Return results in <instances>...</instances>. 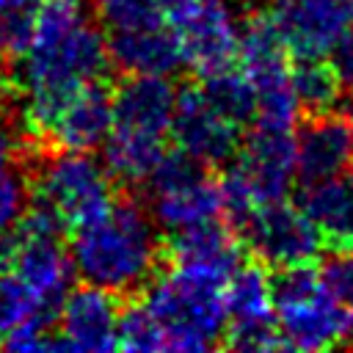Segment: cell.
Returning a JSON list of instances; mask_svg holds the SVG:
<instances>
[{
    "mask_svg": "<svg viewBox=\"0 0 353 353\" xmlns=\"http://www.w3.org/2000/svg\"><path fill=\"white\" fill-rule=\"evenodd\" d=\"M353 163V124L345 113H309L295 135V174L301 185L339 176Z\"/></svg>",
    "mask_w": 353,
    "mask_h": 353,
    "instance_id": "4fadbf2b",
    "label": "cell"
},
{
    "mask_svg": "<svg viewBox=\"0 0 353 353\" xmlns=\"http://www.w3.org/2000/svg\"><path fill=\"white\" fill-rule=\"evenodd\" d=\"M185 66L199 77L237 63L240 19L223 0H176L168 11Z\"/></svg>",
    "mask_w": 353,
    "mask_h": 353,
    "instance_id": "ba28073f",
    "label": "cell"
},
{
    "mask_svg": "<svg viewBox=\"0 0 353 353\" xmlns=\"http://www.w3.org/2000/svg\"><path fill=\"white\" fill-rule=\"evenodd\" d=\"M317 270L328 292L353 314V248H331Z\"/></svg>",
    "mask_w": 353,
    "mask_h": 353,
    "instance_id": "f1b7e54d",
    "label": "cell"
},
{
    "mask_svg": "<svg viewBox=\"0 0 353 353\" xmlns=\"http://www.w3.org/2000/svg\"><path fill=\"white\" fill-rule=\"evenodd\" d=\"M119 309H121L119 295L83 281L80 287H72L61 301L55 314L58 320L55 331L63 339L66 350H91V353L116 350Z\"/></svg>",
    "mask_w": 353,
    "mask_h": 353,
    "instance_id": "7c38bea8",
    "label": "cell"
},
{
    "mask_svg": "<svg viewBox=\"0 0 353 353\" xmlns=\"http://www.w3.org/2000/svg\"><path fill=\"white\" fill-rule=\"evenodd\" d=\"M174 3L176 0H94V11L105 28L121 30L165 22Z\"/></svg>",
    "mask_w": 353,
    "mask_h": 353,
    "instance_id": "4316f807",
    "label": "cell"
},
{
    "mask_svg": "<svg viewBox=\"0 0 353 353\" xmlns=\"http://www.w3.org/2000/svg\"><path fill=\"white\" fill-rule=\"evenodd\" d=\"M44 0H0V50L6 61H17L33 33Z\"/></svg>",
    "mask_w": 353,
    "mask_h": 353,
    "instance_id": "d4e9b609",
    "label": "cell"
},
{
    "mask_svg": "<svg viewBox=\"0 0 353 353\" xmlns=\"http://www.w3.org/2000/svg\"><path fill=\"white\" fill-rule=\"evenodd\" d=\"M290 83L303 113L336 110L345 94L325 58H295V63L290 66Z\"/></svg>",
    "mask_w": 353,
    "mask_h": 353,
    "instance_id": "603a6c76",
    "label": "cell"
},
{
    "mask_svg": "<svg viewBox=\"0 0 353 353\" xmlns=\"http://www.w3.org/2000/svg\"><path fill=\"white\" fill-rule=\"evenodd\" d=\"M298 207L312 218L325 245L353 248V176H328L301 185Z\"/></svg>",
    "mask_w": 353,
    "mask_h": 353,
    "instance_id": "ffe728a7",
    "label": "cell"
},
{
    "mask_svg": "<svg viewBox=\"0 0 353 353\" xmlns=\"http://www.w3.org/2000/svg\"><path fill=\"white\" fill-rule=\"evenodd\" d=\"M72 265L74 273L113 295L143 290L163 262L160 226L149 204L132 196H113L110 207L72 229Z\"/></svg>",
    "mask_w": 353,
    "mask_h": 353,
    "instance_id": "6da1fadb",
    "label": "cell"
},
{
    "mask_svg": "<svg viewBox=\"0 0 353 353\" xmlns=\"http://www.w3.org/2000/svg\"><path fill=\"white\" fill-rule=\"evenodd\" d=\"M3 61H6V55H3V50H0V72H3Z\"/></svg>",
    "mask_w": 353,
    "mask_h": 353,
    "instance_id": "d6a6232c",
    "label": "cell"
},
{
    "mask_svg": "<svg viewBox=\"0 0 353 353\" xmlns=\"http://www.w3.org/2000/svg\"><path fill=\"white\" fill-rule=\"evenodd\" d=\"M176 88L165 74H127L113 91V127L165 138L171 135Z\"/></svg>",
    "mask_w": 353,
    "mask_h": 353,
    "instance_id": "5bb4252c",
    "label": "cell"
},
{
    "mask_svg": "<svg viewBox=\"0 0 353 353\" xmlns=\"http://www.w3.org/2000/svg\"><path fill=\"white\" fill-rule=\"evenodd\" d=\"M102 146H105L102 163H105L108 174L113 176V182L138 185V182H146V176L152 174V168L163 157L165 138L141 135V132L113 127Z\"/></svg>",
    "mask_w": 353,
    "mask_h": 353,
    "instance_id": "44dd1931",
    "label": "cell"
},
{
    "mask_svg": "<svg viewBox=\"0 0 353 353\" xmlns=\"http://www.w3.org/2000/svg\"><path fill=\"white\" fill-rule=\"evenodd\" d=\"M108 69V39L88 0H44L36 33L17 58L19 88L77 91L91 80H102Z\"/></svg>",
    "mask_w": 353,
    "mask_h": 353,
    "instance_id": "7a4b0ae2",
    "label": "cell"
},
{
    "mask_svg": "<svg viewBox=\"0 0 353 353\" xmlns=\"http://www.w3.org/2000/svg\"><path fill=\"white\" fill-rule=\"evenodd\" d=\"M232 165L245 179L256 204L287 199L292 182L298 179L292 130H273L254 124V132L240 143V152L232 160Z\"/></svg>",
    "mask_w": 353,
    "mask_h": 353,
    "instance_id": "8fae6325",
    "label": "cell"
},
{
    "mask_svg": "<svg viewBox=\"0 0 353 353\" xmlns=\"http://www.w3.org/2000/svg\"><path fill=\"white\" fill-rule=\"evenodd\" d=\"M325 61L331 63L339 85L345 94H353V25L334 41V47L328 50Z\"/></svg>",
    "mask_w": 353,
    "mask_h": 353,
    "instance_id": "4dcf8cb0",
    "label": "cell"
},
{
    "mask_svg": "<svg viewBox=\"0 0 353 353\" xmlns=\"http://www.w3.org/2000/svg\"><path fill=\"white\" fill-rule=\"evenodd\" d=\"M30 185L36 201L55 210L66 229L99 218L116 196L105 163L85 149H55L41 154Z\"/></svg>",
    "mask_w": 353,
    "mask_h": 353,
    "instance_id": "5b68a950",
    "label": "cell"
},
{
    "mask_svg": "<svg viewBox=\"0 0 353 353\" xmlns=\"http://www.w3.org/2000/svg\"><path fill=\"white\" fill-rule=\"evenodd\" d=\"M226 279L179 262L157 268L141 298L165 334V350H210L223 342Z\"/></svg>",
    "mask_w": 353,
    "mask_h": 353,
    "instance_id": "3957f363",
    "label": "cell"
},
{
    "mask_svg": "<svg viewBox=\"0 0 353 353\" xmlns=\"http://www.w3.org/2000/svg\"><path fill=\"white\" fill-rule=\"evenodd\" d=\"M116 336H119V347L121 350H132V353L165 350V334H163L157 317L143 303V298L127 301L119 309Z\"/></svg>",
    "mask_w": 353,
    "mask_h": 353,
    "instance_id": "cb8c5ba5",
    "label": "cell"
},
{
    "mask_svg": "<svg viewBox=\"0 0 353 353\" xmlns=\"http://www.w3.org/2000/svg\"><path fill=\"white\" fill-rule=\"evenodd\" d=\"M30 141L33 138L22 121V113H11L8 108H0V165L22 163Z\"/></svg>",
    "mask_w": 353,
    "mask_h": 353,
    "instance_id": "f546056e",
    "label": "cell"
},
{
    "mask_svg": "<svg viewBox=\"0 0 353 353\" xmlns=\"http://www.w3.org/2000/svg\"><path fill=\"white\" fill-rule=\"evenodd\" d=\"M33 185L22 168V163H8L0 165V234H8L28 204L33 201Z\"/></svg>",
    "mask_w": 353,
    "mask_h": 353,
    "instance_id": "83f0119b",
    "label": "cell"
},
{
    "mask_svg": "<svg viewBox=\"0 0 353 353\" xmlns=\"http://www.w3.org/2000/svg\"><path fill=\"white\" fill-rule=\"evenodd\" d=\"M110 66L124 74H176L185 66V55L174 28L165 22L110 30L108 36Z\"/></svg>",
    "mask_w": 353,
    "mask_h": 353,
    "instance_id": "9a60e30c",
    "label": "cell"
},
{
    "mask_svg": "<svg viewBox=\"0 0 353 353\" xmlns=\"http://www.w3.org/2000/svg\"><path fill=\"white\" fill-rule=\"evenodd\" d=\"M223 303H226V334H223L226 347L243 353H265L284 347L276 328L273 287L265 262L243 259L223 284Z\"/></svg>",
    "mask_w": 353,
    "mask_h": 353,
    "instance_id": "8992f818",
    "label": "cell"
},
{
    "mask_svg": "<svg viewBox=\"0 0 353 353\" xmlns=\"http://www.w3.org/2000/svg\"><path fill=\"white\" fill-rule=\"evenodd\" d=\"M171 135L179 149L193 154L207 168L229 165L240 152V127L221 116L199 91V85H182L176 91V108Z\"/></svg>",
    "mask_w": 353,
    "mask_h": 353,
    "instance_id": "30bf717a",
    "label": "cell"
},
{
    "mask_svg": "<svg viewBox=\"0 0 353 353\" xmlns=\"http://www.w3.org/2000/svg\"><path fill=\"white\" fill-rule=\"evenodd\" d=\"M36 314L52 317L50 312L41 309V303L36 301V295L28 290V284L11 268H0V342L17 325H22L25 320H30Z\"/></svg>",
    "mask_w": 353,
    "mask_h": 353,
    "instance_id": "484cf974",
    "label": "cell"
},
{
    "mask_svg": "<svg viewBox=\"0 0 353 353\" xmlns=\"http://www.w3.org/2000/svg\"><path fill=\"white\" fill-rule=\"evenodd\" d=\"M276 328L290 350H328L342 347L353 314L328 292L320 270L312 262L276 268L270 273Z\"/></svg>",
    "mask_w": 353,
    "mask_h": 353,
    "instance_id": "277c9868",
    "label": "cell"
},
{
    "mask_svg": "<svg viewBox=\"0 0 353 353\" xmlns=\"http://www.w3.org/2000/svg\"><path fill=\"white\" fill-rule=\"evenodd\" d=\"M237 66L251 80L254 91H270L290 83V52L265 11H248L237 33Z\"/></svg>",
    "mask_w": 353,
    "mask_h": 353,
    "instance_id": "e0dca14e",
    "label": "cell"
},
{
    "mask_svg": "<svg viewBox=\"0 0 353 353\" xmlns=\"http://www.w3.org/2000/svg\"><path fill=\"white\" fill-rule=\"evenodd\" d=\"M237 234L243 245L254 254V259L268 268H290L314 262L323 254V234L312 223V218L287 199L259 204L240 226Z\"/></svg>",
    "mask_w": 353,
    "mask_h": 353,
    "instance_id": "52a82bcc",
    "label": "cell"
},
{
    "mask_svg": "<svg viewBox=\"0 0 353 353\" xmlns=\"http://www.w3.org/2000/svg\"><path fill=\"white\" fill-rule=\"evenodd\" d=\"M113 130V91L102 80L85 83L55 119L47 141L55 149H97Z\"/></svg>",
    "mask_w": 353,
    "mask_h": 353,
    "instance_id": "2e32d148",
    "label": "cell"
},
{
    "mask_svg": "<svg viewBox=\"0 0 353 353\" xmlns=\"http://www.w3.org/2000/svg\"><path fill=\"white\" fill-rule=\"evenodd\" d=\"M149 212L154 223L168 234L207 223V221H218L223 218L221 185L218 179L204 174L188 185L149 193Z\"/></svg>",
    "mask_w": 353,
    "mask_h": 353,
    "instance_id": "d6986e66",
    "label": "cell"
},
{
    "mask_svg": "<svg viewBox=\"0 0 353 353\" xmlns=\"http://www.w3.org/2000/svg\"><path fill=\"white\" fill-rule=\"evenodd\" d=\"M199 91L221 116H226L237 127L251 124L256 116V91H254L251 80L243 74V69L234 63L215 69L210 74H201Z\"/></svg>",
    "mask_w": 353,
    "mask_h": 353,
    "instance_id": "7402d4cb",
    "label": "cell"
},
{
    "mask_svg": "<svg viewBox=\"0 0 353 353\" xmlns=\"http://www.w3.org/2000/svg\"><path fill=\"white\" fill-rule=\"evenodd\" d=\"M243 254L245 245L237 229L223 218L174 232L168 243H163V259L168 256V262L201 268L218 276H229L243 262Z\"/></svg>",
    "mask_w": 353,
    "mask_h": 353,
    "instance_id": "ac0fdd59",
    "label": "cell"
},
{
    "mask_svg": "<svg viewBox=\"0 0 353 353\" xmlns=\"http://www.w3.org/2000/svg\"><path fill=\"white\" fill-rule=\"evenodd\" d=\"M345 347H350V350H353V328H350V334H347V339H345Z\"/></svg>",
    "mask_w": 353,
    "mask_h": 353,
    "instance_id": "1f68e13d",
    "label": "cell"
},
{
    "mask_svg": "<svg viewBox=\"0 0 353 353\" xmlns=\"http://www.w3.org/2000/svg\"><path fill=\"white\" fill-rule=\"evenodd\" d=\"M268 14L290 58H325L334 41L353 25L347 0H270Z\"/></svg>",
    "mask_w": 353,
    "mask_h": 353,
    "instance_id": "9c48e42d",
    "label": "cell"
}]
</instances>
